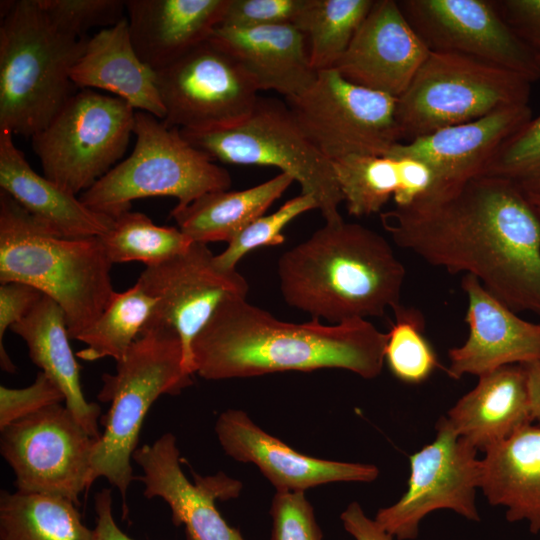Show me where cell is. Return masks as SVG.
I'll list each match as a JSON object with an SVG mask.
<instances>
[{
  "mask_svg": "<svg viewBox=\"0 0 540 540\" xmlns=\"http://www.w3.org/2000/svg\"><path fill=\"white\" fill-rule=\"evenodd\" d=\"M380 219L399 247L475 277L514 312L540 315V218L514 183L477 176Z\"/></svg>",
  "mask_w": 540,
  "mask_h": 540,
  "instance_id": "cell-1",
  "label": "cell"
},
{
  "mask_svg": "<svg viewBox=\"0 0 540 540\" xmlns=\"http://www.w3.org/2000/svg\"><path fill=\"white\" fill-rule=\"evenodd\" d=\"M386 342L387 333L366 319L285 322L246 297L233 296L217 307L194 339L192 362L194 374L206 380L324 368L373 379L382 371Z\"/></svg>",
  "mask_w": 540,
  "mask_h": 540,
  "instance_id": "cell-2",
  "label": "cell"
},
{
  "mask_svg": "<svg viewBox=\"0 0 540 540\" xmlns=\"http://www.w3.org/2000/svg\"><path fill=\"white\" fill-rule=\"evenodd\" d=\"M277 272L285 302L329 324L382 317L400 303L406 273L383 236L344 220L285 251Z\"/></svg>",
  "mask_w": 540,
  "mask_h": 540,
  "instance_id": "cell-3",
  "label": "cell"
},
{
  "mask_svg": "<svg viewBox=\"0 0 540 540\" xmlns=\"http://www.w3.org/2000/svg\"><path fill=\"white\" fill-rule=\"evenodd\" d=\"M112 265L98 237L59 236L0 191V282L25 283L52 298L70 339L97 320L115 293Z\"/></svg>",
  "mask_w": 540,
  "mask_h": 540,
  "instance_id": "cell-4",
  "label": "cell"
},
{
  "mask_svg": "<svg viewBox=\"0 0 540 540\" xmlns=\"http://www.w3.org/2000/svg\"><path fill=\"white\" fill-rule=\"evenodd\" d=\"M0 6V130L32 137L76 92L70 75L88 37L59 30L38 0Z\"/></svg>",
  "mask_w": 540,
  "mask_h": 540,
  "instance_id": "cell-5",
  "label": "cell"
},
{
  "mask_svg": "<svg viewBox=\"0 0 540 540\" xmlns=\"http://www.w3.org/2000/svg\"><path fill=\"white\" fill-rule=\"evenodd\" d=\"M191 377L181 339L167 328L143 329L116 362L115 373L102 376L97 397L110 402V409L93 453L91 481L104 477L116 487L125 511L127 491L136 478L131 463L144 419L161 395L180 393L192 384Z\"/></svg>",
  "mask_w": 540,
  "mask_h": 540,
  "instance_id": "cell-6",
  "label": "cell"
},
{
  "mask_svg": "<svg viewBox=\"0 0 540 540\" xmlns=\"http://www.w3.org/2000/svg\"><path fill=\"white\" fill-rule=\"evenodd\" d=\"M132 153L116 164L80 200L111 217L129 211L134 200L168 196L184 207L200 196L231 186L227 169L189 143L177 127L156 116L135 112Z\"/></svg>",
  "mask_w": 540,
  "mask_h": 540,
  "instance_id": "cell-7",
  "label": "cell"
},
{
  "mask_svg": "<svg viewBox=\"0 0 540 540\" xmlns=\"http://www.w3.org/2000/svg\"><path fill=\"white\" fill-rule=\"evenodd\" d=\"M183 137L213 161L272 166L314 198L325 222L343 220V202L332 162L305 136L287 103L261 98L242 120L226 126L182 130Z\"/></svg>",
  "mask_w": 540,
  "mask_h": 540,
  "instance_id": "cell-8",
  "label": "cell"
},
{
  "mask_svg": "<svg viewBox=\"0 0 540 540\" xmlns=\"http://www.w3.org/2000/svg\"><path fill=\"white\" fill-rule=\"evenodd\" d=\"M530 90L528 80L492 63L456 52L430 51L396 101L401 140L406 143L502 107L528 104Z\"/></svg>",
  "mask_w": 540,
  "mask_h": 540,
  "instance_id": "cell-9",
  "label": "cell"
},
{
  "mask_svg": "<svg viewBox=\"0 0 540 540\" xmlns=\"http://www.w3.org/2000/svg\"><path fill=\"white\" fill-rule=\"evenodd\" d=\"M135 112L116 96L92 89L75 92L31 137L43 175L75 195L88 190L125 153Z\"/></svg>",
  "mask_w": 540,
  "mask_h": 540,
  "instance_id": "cell-10",
  "label": "cell"
},
{
  "mask_svg": "<svg viewBox=\"0 0 540 540\" xmlns=\"http://www.w3.org/2000/svg\"><path fill=\"white\" fill-rule=\"evenodd\" d=\"M396 101L349 82L335 69L318 71L307 89L286 99L302 132L331 162L351 155H386L402 142Z\"/></svg>",
  "mask_w": 540,
  "mask_h": 540,
  "instance_id": "cell-11",
  "label": "cell"
},
{
  "mask_svg": "<svg viewBox=\"0 0 540 540\" xmlns=\"http://www.w3.org/2000/svg\"><path fill=\"white\" fill-rule=\"evenodd\" d=\"M0 431V452L15 474L17 491L63 497L79 505L80 494L92 485L98 439L66 406H47Z\"/></svg>",
  "mask_w": 540,
  "mask_h": 540,
  "instance_id": "cell-12",
  "label": "cell"
},
{
  "mask_svg": "<svg viewBox=\"0 0 540 540\" xmlns=\"http://www.w3.org/2000/svg\"><path fill=\"white\" fill-rule=\"evenodd\" d=\"M477 452L446 416L440 417L434 440L409 456L406 492L396 503L379 509L375 520L398 540L416 539L420 522L440 509L479 522L475 495L481 486L482 461Z\"/></svg>",
  "mask_w": 540,
  "mask_h": 540,
  "instance_id": "cell-13",
  "label": "cell"
},
{
  "mask_svg": "<svg viewBox=\"0 0 540 540\" xmlns=\"http://www.w3.org/2000/svg\"><path fill=\"white\" fill-rule=\"evenodd\" d=\"M169 127L200 130L234 124L258 100V89L240 63L211 38L156 72Z\"/></svg>",
  "mask_w": 540,
  "mask_h": 540,
  "instance_id": "cell-14",
  "label": "cell"
},
{
  "mask_svg": "<svg viewBox=\"0 0 540 540\" xmlns=\"http://www.w3.org/2000/svg\"><path fill=\"white\" fill-rule=\"evenodd\" d=\"M137 283L156 300L146 328L172 329L184 349L185 368L194 374L192 343L227 298L246 297L248 283L237 270H223L207 244L193 242L185 251L146 266Z\"/></svg>",
  "mask_w": 540,
  "mask_h": 540,
  "instance_id": "cell-15",
  "label": "cell"
},
{
  "mask_svg": "<svg viewBox=\"0 0 540 540\" xmlns=\"http://www.w3.org/2000/svg\"><path fill=\"white\" fill-rule=\"evenodd\" d=\"M406 20L430 51H450L512 71L530 83L540 66L492 0H400Z\"/></svg>",
  "mask_w": 540,
  "mask_h": 540,
  "instance_id": "cell-16",
  "label": "cell"
},
{
  "mask_svg": "<svg viewBox=\"0 0 540 540\" xmlns=\"http://www.w3.org/2000/svg\"><path fill=\"white\" fill-rule=\"evenodd\" d=\"M132 460L143 475V495L163 499L171 510L175 526L183 525L187 540H245L239 529L230 526L216 508L215 500L239 495L242 484L219 472L202 477L192 473V483L181 468L176 438L165 433L151 444L138 447Z\"/></svg>",
  "mask_w": 540,
  "mask_h": 540,
  "instance_id": "cell-17",
  "label": "cell"
},
{
  "mask_svg": "<svg viewBox=\"0 0 540 540\" xmlns=\"http://www.w3.org/2000/svg\"><path fill=\"white\" fill-rule=\"evenodd\" d=\"M215 433L229 457L256 465L276 492H305L333 482H372L379 475L373 464L326 460L299 453L265 432L239 409L222 412Z\"/></svg>",
  "mask_w": 540,
  "mask_h": 540,
  "instance_id": "cell-18",
  "label": "cell"
},
{
  "mask_svg": "<svg viewBox=\"0 0 540 540\" xmlns=\"http://www.w3.org/2000/svg\"><path fill=\"white\" fill-rule=\"evenodd\" d=\"M429 53L397 1L375 0L332 69L355 85L398 99Z\"/></svg>",
  "mask_w": 540,
  "mask_h": 540,
  "instance_id": "cell-19",
  "label": "cell"
},
{
  "mask_svg": "<svg viewBox=\"0 0 540 540\" xmlns=\"http://www.w3.org/2000/svg\"><path fill=\"white\" fill-rule=\"evenodd\" d=\"M461 287L468 299L465 322L469 334L464 344L448 351L446 372L451 378L480 377L504 366L540 359V324L518 317L471 275L463 276Z\"/></svg>",
  "mask_w": 540,
  "mask_h": 540,
  "instance_id": "cell-20",
  "label": "cell"
},
{
  "mask_svg": "<svg viewBox=\"0 0 540 540\" xmlns=\"http://www.w3.org/2000/svg\"><path fill=\"white\" fill-rule=\"evenodd\" d=\"M531 119L528 104L506 106L479 119L397 143L386 155L425 162L443 190L481 176L501 145Z\"/></svg>",
  "mask_w": 540,
  "mask_h": 540,
  "instance_id": "cell-21",
  "label": "cell"
},
{
  "mask_svg": "<svg viewBox=\"0 0 540 540\" xmlns=\"http://www.w3.org/2000/svg\"><path fill=\"white\" fill-rule=\"evenodd\" d=\"M229 0H126L134 49L155 72L210 39Z\"/></svg>",
  "mask_w": 540,
  "mask_h": 540,
  "instance_id": "cell-22",
  "label": "cell"
},
{
  "mask_svg": "<svg viewBox=\"0 0 540 540\" xmlns=\"http://www.w3.org/2000/svg\"><path fill=\"white\" fill-rule=\"evenodd\" d=\"M13 134L0 130V187L49 231L67 238L104 235L113 217L86 206L75 194L33 170L15 145Z\"/></svg>",
  "mask_w": 540,
  "mask_h": 540,
  "instance_id": "cell-23",
  "label": "cell"
},
{
  "mask_svg": "<svg viewBox=\"0 0 540 540\" xmlns=\"http://www.w3.org/2000/svg\"><path fill=\"white\" fill-rule=\"evenodd\" d=\"M210 38L240 63L258 91L273 90L288 99L316 78L306 37L293 24L249 29L218 26Z\"/></svg>",
  "mask_w": 540,
  "mask_h": 540,
  "instance_id": "cell-24",
  "label": "cell"
},
{
  "mask_svg": "<svg viewBox=\"0 0 540 540\" xmlns=\"http://www.w3.org/2000/svg\"><path fill=\"white\" fill-rule=\"evenodd\" d=\"M332 165L347 211L356 217L379 213L390 198L405 207L441 190L433 169L411 157L351 155Z\"/></svg>",
  "mask_w": 540,
  "mask_h": 540,
  "instance_id": "cell-25",
  "label": "cell"
},
{
  "mask_svg": "<svg viewBox=\"0 0 540 540\" xmlns=\"http://www.w3.org/2000/svg\"><path fill=\"white\" fill-rule=\"evenodd\" d=\"M70 77L77 88L111 92L137 111L165 118L156 72L136 53L127 17L88 37Z\"/></svg>",
  "mask_w": 540,
  "mask_h": 540,
  "instance_id": "cell-26",
  "label": "cell"
},
{
  "mask_svg": "<svg viewBox=\"0 0 540 540\" xmlns=\"http://www.w3.org/2000/svg\"><path fill=\"white\" fill-rule=\"evenodd\" d=\"M446 417L462 439L484 453L533 423L524 365H508L480 376Z\"/></svg>",
  "mask_w": 540,
  "mask_h": 540,
  "instance_id": "cell-27",
  "label": "cell"
},
{
  "mask_svg": "<svg viewBox=\"0 0 540 540\" xmlns=\"http://www.w3.org/2000/svg\"><path fill=\"white\" fill-rule=\"evenodd\" d=\"M480 488L507 521H526L540 533V425L528 424L485 452Z\"/></svg>",
  "mask_w": 540,
  "mask_h": 540,
  "instance_id": "cell-28",
  "label": "cell"
},
{
  "mask_svg": "<svg viewBox=\"0 0 540 540\" xmlns=\"http://www.w3.org/2000/svg\"><path fill=\"white\" fill-rule=\"evenodd\" d=\"M28 347L32 362L63 391L65 406L89 435L99 439L101 413L97 403L86 400L80 384V366L72 352L64 311L43 294L34 307L11 328Z\"/></svg>",
  "mask_w": 540,
  "mask_h": 540,
  "instance_id": "cell-29",
  "label": "cell"
},
{
  "mask_svg": "<svg viewBox=\"0 0 540 540\" xmlns=\"http://www.w3.org/2000/svg\"><path fill=\"white\" fill-rule=\"evenodd\" d=\"M295 180L287 173L256 186L206 193L171 211L178 228L193 242H230L247 225L264 215Z\"/></svg>",
  "mask_w": 540,
  "mask_h": 540,
  "instance_id": "cell-30",
  "label": "cell"
},
{
  "mask_svg": "<svg viewBox=\"0 0 540 540\" xmlns=\"http://www.w3.org/2000/svg\"><path fill=\"white\" fill-rule=\"evenodd\" d=\"M72 501L58 496L0 494V540H94Z\"/></svg>",
  "mask_w": 540,
  "mask_h": 540,
  "instance_id": "cell-31",
  "label": "cell"
},
{
  "mask_svg": "<svg viewBox=\"0 0 540 540\" xmlns=\"http://www.w3.org/2000/svg\"><path fill=\"white\" fill-rule=\"evenodd\" d=\"M375 0H306L295 25L306 37L312 68L332 69Z\"/></svg>",
  "mask_w": 540,
  "mask_h": 540,
  "instance_id": "cell-32",
  "label": "cell"
},
{
  "mask_svg": "<svg viewBox=\"0 0 540 540\" xmlns=\"http://www.w3.org/2000/svg\"><path fill=\"white\" fill-rule=\"evenodd\" d=\"M155 304L156 300L137 282L123 292H115L97 320L77 339L86 345L77 357L119 361L141 334Z\"/></svg>",
  "mask_w": 540,
  "mask_h": 540,
  "instance_id": "cell-33",
  "label": "cell"
},
{
  "mask_svg": "<svg viewBox=\"0 0 540 540\" xmlns=\"http://www.w3.org/2000/svg\"><path fill=\"white\" fill-rule=\"evenodd\" d=\"M112 264H159L183 251L193 241L178 227L159 226L145 214L131 210L114 217L110 229L98 237Z\"/></svg>",
  "mask_w": 540,
  "mask_h": 540,
  "instance_id": "cell-34",
  "label": "cell"
},
{
  "mask_svg": "<svg viewBox=\"0 0 540 540\" xmlns=\"http://www.w3.org/2000/svg\"><path fill=\"white\" fill-rule=\"evenodd\" d=\"M395 321L387 332L385 361L391 373L407 384H420L442 367L425 335L422 312L399 303L393 309Z\"/></svg>",
  "mask_w": 540,
  "mask_h": 540,
  "instance_id": "cell-35",
  "label": "cell"
},
{
  "mask_svg": "<svg viewBox=\"0 0 540 540\" xmlns=\"http://www.w3.org/2000/svg\"><path fill=\"white\" fill-rule=\"evenodd\" d=\"M482 175L506 179L526 194H540V115L501 145Z\"/></svg>",
  "mask_w": 540,
  "mask_h": 540,
  "instance_id": "cell-36",
  "label": "cell"
},
{
  "mask_svg": "<svg viewBox=\"0 0 540 540\" xmlns=\"http://www.w3.org/2000/svg\"><path fill=\"white\" fill-rule=\"evenodd\" d=\"M314 209H318L314 198L300 193L277 211L257 218L241 230L223 252L215 255L216 264L223 270H236L237 263L250 251L281 245L285 241L282 230L299 215Z\"/></svg>",
  "mask_w": 540,
  "mask_h": 540,
  "instance_id": "cell-37",
  "label": "cell"
},
{
  "mask_svg": "<svg viewBox=\"0 0 540 540\" xmlns=\"http://www.w3.org/2000/svg\"><path fill=\"white\" fill-rule=\"evenodd\" d=\"M50 21L62 32L86 37L93 27L116 25L126 17V0H38Z\"/></svg>",
  "mask_w": 540,
  "mask_h": 540,
  "instance_id": "cell-38",
  "label": "cell"
},
{
  "mask_svg": "<svg viewBox=\"0 0 540 540\" xmlns=\"http://www.w3.org/2000/svg\"><path fill=\"white\" fill-rule=\"evenodd\" d=\"M271 540H322L323 533L305 492H276L269 510Z\"/></svg>",
  "mask_w": 540,
  "mask_h": 540,
  "instance_id": "cell-39",
  "label": "cell"
},
{
  "mask_svg": "<svg viewBox=\"0 0 540 540\" xmlns=\"http://www.w3.org/2000/svg\"><path fill=\"white\" fill-rule=\"evenodd\" d=\"M65 402L61 388L44 372L24 388L0 386V430L47 406Z\"/></svg>",
  "mask_w": 540,
  "mask_h": 540,
  "instance_id": "cell-40",
  "label": "cell"
},
{
  "mask_svg": "<svg viewBox=\"0 0 540 540\" xmlns=\"http://www.w3.org/2000/svg\"><path fill=\"white\" fill-rule=\"evenodd\" d=\"M306 0H229L219 26L249 29L293 24Z\"/></svg>",
  "mask_w": 540,
  "mask_h": 540,
  "instance_id": "cell-41",
  "label": "cell"
},
{
  "mask_svg": "<svg viewBox=\"0 0 540 540\" xmlns=\"http://www.w3.org/2000/svg\"><path fill=\"white\" fill-rule=\"evenodd\" d=\"M42 295L43 293L35 287L21 282H7L0 285V364L8 373H14L16 367L3 345L5 332L19 322Z\"/></svg>",
  "mask_w": 540,
  "mask_h": 540,
  "instance_id": "cell-42",
  "label": "cell"
},
{
  "mask_svg": "<svg viewBox=\"0 0 540 540\" xmlns=\"http://www.w3.org/2000/svg\"><path fill=\"white\" fill-rule=\"evenodd\" d=\"M492 3L540 66V0H492Z\"/></svg>",
  "mask_w": 540,
  "mask_h": 540,
  "instance_id": "cell-43",
  "label": "cell"
},
{
  "mask_svg": "<svg viewBox=\"0 0 540 540\" xmlns=\"http://www.w3.org/2000/svg\"><path fill=\"white\" fill-rule=\"evenodd\" d=\"M344 529L355 540H394L375 519L369 518L358 502L350 503L340 515Z\"/></svg>",
  "mask_w": 540,
  "mask_h": 540,
  "instance_id": "cell-44",
  "label": "cell"
},
{
  "mask_svg": "<svg viewBox=\"0 0 540 540\" xmlns=\"http://www.w3.org/2000/svg\"><path fill=\"white\" fill-rule=\"evenodd\" d=\"M96 526L94 540H134L116 524L112 513L111 489H103L95 496Z\"/></svg>",
  "mask_w": 540,
  "mask_h": 540,
  "instance_id": "cell-45",
  "label": "cell"
},
{
  "mask_svg": "<svg viewBox=\"0 0 540 540\" xmlns=\"http://www.w3.org/2000/svg\"><path fill=\"white\" fill-rule=\"evenodd\" d=\"M532 422L540 425V359L524 364Z\"/></svg>",
  "mask_w": 540,
  "mask_h": 540,
  "instance_id": "cell-46",
  "label": "cell"
},
{
  "mask_svg": "<svg viewBox=\"0 0 540 540\" xmlns=\"http://www.w3.org/2000/svg\"><path fill=\"white\" fill-rule=\"evenodd\" d=\"M535 212L540 218V194H526Z\"/></svg>",
  "mask_w": 540,
  "mask_h": 540,
  "instance_id": "cell-47",
  "label": "cell"
},
{
  "mask_svg": "<svg viewBox=\"0 0 540 540\" xmlns=\"http://www.w3.org/2000/svg\"><path fill=\"white\" fill-rule=\"evenodd\" d=\"M539 535H540V533H539Z\"/></svg>",
  "mask_w": 540,
  "mask_h": 540,
  "instance_id": "cell-48",
  "label": "cell"
}]
</instances>
